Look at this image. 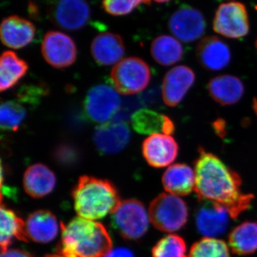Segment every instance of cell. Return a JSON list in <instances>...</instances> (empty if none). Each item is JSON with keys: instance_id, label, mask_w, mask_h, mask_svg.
<instances>
[{"instance_id": "cell-1", "label": "cell", "mask_w": 257, "mask_h": 257, "mask_svg": "<svg viewBox=\"0 0 257 257\" xmlns=\"http://www.w3.org/2000/svg\"><path fill=\"white\" fill-rule=\"evenodd\" d=\"M194 162L195 191L201 202L221 207L230 217L237 219L247 210L253 199L251 194L241 191L239 174L231 170L211 152L199 147Z\"/></svg>"}, {"instance_id": "cell-2", "label": "cell", "mask_w": 257, "mask_h": 257, "mask_svg": "<svg viewBox=\"0 0 257 257\" xmlns=\"http://www.w3.org/2000/svg\"><path fill=\"white\" fill-rule=\"evenodd\" d=\"M60 224L62 236L57 251L62 256L104 257L112 248L110 236L100 223L77 217Z\"/></svg>"}, {"instance_id": "cell-3", "label": "cell", "mask_w": 257, "mask_h": 257, "mask_svg": "<svg viewBox=\"0 0 257 257\" xmlns=\"http://www.w3.org/2000/svg\"><path fill=\"white\" fill-rule=\"evenodd\" d=\"M72 194L76 212L89 220L112 214L121 203L119 193L109 181L87 175L79 177Z\"/></svg>"}, {"instance_id": "cell-4", "label": "cell", "mask_w": 257, "mask_h": 257, "mask_svg": "<svg viewBox=\"0 0 257 257\" xmlns=\"http://www.w3.org/2000/svg\"><path fill=\"white\" fill-rule=\"evenodd\" d=\"M149 216L157 229L163 232H175L187 224L188 207L178 196L163 193L150 204Z\"/></svg>"}, {"instance_id": "cell-5", "label": "cell", "mask_w": 257, "mask_h": 257, "mask_svg": "<svg viewBox=\"0 0 257 257\" xmlns=\"http://www.w3.org/2000/svg\"><path fill=\"white\" fill-rule=\"evenodd\" d=\"M110 79L116 92L132 95L146 89L151 80V70L147 62L139 57L120 61L111 70Z\"/></svg>"}, {"instance_id": "cell-6", "label": "cell", "mask_w": 257, "mask_h": 257, "mask_svg": "<svg viewBox=\"0 0 257 257\" xmlns=\"http://www.w3.org/2000/svg\"><path fill=\"white\" fill-rule=\"evenodd\" d=\"M111 224L124 239L138 240L146 234L150 216L145 205L137 199L121 202L111 214Z\"/></svg>"}, {"instance_id": "cell-7", "label": "cell", "mask_w": 257, "mask_h": 257, "mask_svg": "<svg viewBox=\"0 0 257 257\" xmlns=\"http://www.w3.org/2000/svg\"><path fill=\"white\" fill-rule=\"evenodd\" d=\"M47 14L55 26L73 32L86 26L91 10L86 0H50Z\"/></svg>"}, {"instance_id": "cell-8", "label": "cell", "mask_w": 257, "mask_h": 257, "mask_svg": "<svg viewBox=\"0 0 257 257\" xmlns=\"http://www.w3.org/2000/svg\"><path fill=\"white\" fill-rule=\"evenodd\" d=\"M121 99L114 87L106 84L89 89L84 101V114L92 122L107 123L119 111Z\"/></svg>"}, {"instance_id": "cell-9", "label": "cell", "mask_w": 257, "mask_h": 257, "mask_svg": "<svg viewBox=\"0 0 257 257\" xmlns=\"http://www.w3.org/2000/svg\"><path fill=\"white\" fill-rule=\"evenodd\" d=\"M213 29L226 38L240 39L249 31V20L246 7L239 2H229L219 5L216 10Z\"/></svg>"}, {"instance_id": "cell-10", "label": "cell", "mask_w": 257, "mask_h": 257, "mask_svg": "<svg viewBox=\"0 0 257 257\" xmlns=\"http://www.w3.org/2000/svg\"><path fill=\"white\" fill-rule=\"evenodd\" d=\"M42 53L45 61L57 69L68 67L77 57L75 42L68 35L58 31H50L44 37Z\"/></svg>"}, {"instance_id": "cell-11", "label": "cell", "mask_w": 257, "mask_h": 257, "mask_svg": "<svg viewBox=\"0 0 257 257\" xmlns=\"http://www.w3.org/2000/svg\"><path fill=\"white\" fill-rule=\"evenodd\" d=\"M168 26L177 40L188 43L197 41L203 36L207 24L200 11L188 5H182L170 17Z\"/></svg>"}, {"instance_id": "cell-12", "label": "cell", "mask_w": 257, "mask_h": 257, "mask_svg": "<svg viewBox=\"0 0 257 257\" xmlns=\"http://www.w3.org/2000/svg\"><path fill=\"white\" fill-rule=\"evenodd\" d=\"M196 80L192 68L185 65L173 67L166 73L162 82V99L167 106L179 105Z\"/></svg>"}, {"instance_id": "cell-13", "label": "cell", "mask_w": 257, "mask_h": 257, "mask_svg": "<svg viewBox=\"0 0 257 257\" xmlns=\"http://www.w3.org/2000/svg\"><path fill=\"white\" fill-rule=\"evenodd\" d=\"M178 143L171 135L155 134L145 139L143 144L144 158L155 168L168 167L178 157Z\"/></svg>"}, {"instance_id": "cell-14", "label": "cell", "mask_w": 257, "mask_h": 257, "mask_svg": "<svg viewBox=\"0 0 257 257\" xmlns=\"http://www.w3.org/2000/svg\"><path fill=\"white\" fill-rule=\"evenodd\" d=\"M131 138L130 127L124 121L99 125L93 134V142L103 155L119 153L127 146Z\"/></svg>"}, {"instance_id": "cell-15", "label": "cell", "mask_w": 257, "mask_h": 257, "mask_svg": "<svg viewBox=\"0 0 257 257\" xmlns=\"http://www.w3.org/2000/svg\"><path fill=\"white\" fill-rule=\"evenodd\" d=\"M196 56L203 68L213 72L226 68L231 60L229 46L215 36L202 39L197 47Z\"/></svg>"}, {"instance_id": "cell-16", "label": "cell", "mask_w": 257, "mask_h": 257, "mask_svg": "<svg viewBox=\"0 0 257 257\" xmlns=\"http://www.w3.org/2000/svg\"><path fill=\"white\" fill-rule=\"evenodd\" d=\"M36 34L35 25L26 20L17 16L8 17L3 20L0 28L2 42L10 48H23L30 45Z\"/></svg>"}, {"instance_id": "cell-17", "label": "cell", "mask_w": 257, "mask_h": 257, "mask_svg": "<svg viewBox=\"0 0 257 257\" xmlns=\"http://www.w3.org/2000/svg\"><path fill=\"white\" fill-rule=\"evenodd\" d=\"M124 41L119 35L104 32L94 37L91 45V53L99 65L110 66L118 64L124 57Z\"/></svg>"}, {"instance_id": "cell-18", "label": "cell", "mask_w": 257, "mask_h": 257, "mask_svg": "<svg viewBox=\"0 0 257 257\" xmlns=\"http://www.w3.org/2000/svg\"><path fill=\"white\" fill-rule=\"evenodd\" d=\"M207 90L211 97L222 106L239 102L245 92L242 81L231 74H222L211 79L207 84Z\"/></svg>"}, {"instance_id": "cell-19", "label": "cell", "mask_w": 257, "mask_h": 257, "mask_svg": "<svg viewBox=\"0 0 257 257\" xmlns=\"http://www.w3.org/2000/svg\"><path fill=\"white\" fill-rule=\"evenodd\" d=\"M61 229L56 216L47 210L35 211L28 216L25 229L29 239L38 243L53 241Z\"/></svg>"}, {"instance_id": "cell-20", "label": "cell", "mask_w": 257, "mask_h": 257, "mask_svg": "<svg viewBox=\"0 0 257 257\" xmlns=\"http://www.w3.org/2000/svg\"><path fill=\"white\" fill-rule=\"evenodd\" d=\"M56 182L55 173L43 164L30 166L24 174V189L28 195L36 199L50 194L55 189Z\"/></svg>"}, {"instance_id": "cell-21", "label": "cell", "mask_w": 257, "mask_h": 257, "mask_svg": "<svg viewBox=\"0 0 257 257\" xmlns=\"http://www.w3.org/2000/svg\"><path fill=\"white\" fill-rule=\"evenodd\" d=\"M195 172L185 164L171 165L162 176L166 192L175 196H187L195 188Z\"/></svg>"}, {"instance_id": "cell-22", "label": "cell", "mask_w": 257, "mask_h": 257, "mask_svg": "<svg viewBox=\"0 0 257 257\" xmlns=\"http://www.w3.org/2000/svg\"><path fill=\"white\" fill-rule=\"evenodd\" d=\"M131 120L134 130L142 135L151 136L162 133L172 135L175 131V123L170 117L151 109H141L135 111Z\"/></svg>"}, {"instance_id": "cell-23", "label": "cell", "mask_w": 257, "mask_h": 257, "mask_svg": "<svg viewBox=\"0 0 257 257\" xmlns=\"http://www.w3.org/2000/svg\"><path fill=\"white\" fill-rule=\"evenodd\" d=\"M205 204L198 209L196 225L199 232L205 236L204 237L216 238L226 231L230 216L222 208Z\"/></svg>"}, {"instance_id": "cell-24", "label": "cell", "mask_w": 257, "mask_h": 257, "mask_svg": "<svg viewBox=\"0 0 257 257\" xmlns=\"http://www.w3.org/2000/svg\"><path fill=\"white\" fill-rule=\"evenodd\" d=\"M28 64L14 52L5 51L0 59V90H8L26 75Z\"/></svg>"}, {"instance_id": "cell-25", "label": "cell", "mask_w": 257, "mask_h": 257, "mask_svg": "<svg viewBox=\"0 0 257 257\" xmlns=\"http://www.w3.org/2000/svg\"><path fill=\"white\" fill-rule=\"evenodd\" d=\"M229 244L233 253L247 256L257 251V222L244 221L231 231Z\"/></svg>"}, {"instance_id": "cell-26", "label": "cell", "mask_w": 257, "mask_h": 257, "mask_svg": "<svg viewBox=\"0 0 257 257\" xmlns=\"http://www.w3.org/2000/svg\"><path fill=\"white\" fill-rule=\"evenodd\" d=\"M1 244L2 252L7 251L14 238L28 242V236L25 229V223L17 216L14 211L4 205L1 206Z\"/></svg>"}, {"instance_id": "cell-27", "label": "cell", "mask_w": 257, "mask_h": 257, "mask_svg": "<svg viewBox=\"0 0 257 257\" xmlns=\"http://www.w3.org/2000/svg\"><path fill=\"white\" fill-rule=\"evenodd\" d=\"M182 44L176 37L160 35L152 42L151 55L157 63L162 66L173 65L182 60L184 55Z\"/></svg>"}, {"instance_id": "cell-28", "label": "cell", "mask_w": 257, "mask_h": 257, "mask_svg": "<svg viewBox=\"0 0 257 257\" xmlns=\"http://www.w3.org/2000/svg\"><path fill=\"white\" fill-rule=\"evenodd\" d=\"M26 116V109L18 101L3 102L0 109V126L2 130L18 131Z\"/></svg>"}, {"instance_id": "cell-29", "label": "cell", "mask_w": 257, "mask_h": 257, "mask_svg": "<svg viewBox=\"0 0 257 257\" xmlns=\"http://www.w3.org/2000/svg\"><path fill=\"white\" fill-rule=\"evenodd\" d=\"M189 257H231V255L224 241L204 237L193 244Z\"/></svg>"}, {"instance_id": "cell-30", "label": "cell", "mask_w": 257, "mask_h": 257, "mask_svg": "<svg viewBox=\"0 0 257 257\" xmlns=\"http://www.w3.org/2000/svg\"><path fill=\"white\" fill-rule=\"evenodd\" d=\"M187 252L185 241L176 234L167 235L152 248L153 257H187Z\"/></svg>"}, {"instance_id": "cell-31", "label": "cell", "mask_w": 257, "mask_h": 257, "mask_svg": "<svg viewBox=\"0 0 257 257\" xmlns=\"http://www.w3.org/2000/svg\"><path fill=\"white\" fill-rule=\"evenodd\" d=\"M151 0H103L102 8L113 16H124L131 13L140 5H150Z\"/></svg>"}, {"instance_id": "cell-32", "label": "cell", "mask_w": 257, "mask_h": 257, "mask_svg": "<svg viewBox=\"0 0 257 257\" xmlns=\"http://www.w3.org/2000/svg\"><path fill=\"white\" fill-rule=\"evenodd\" d=\"M46 89H42L40 86H27L21 88L18 96L19 99L24 102L35 104L40 102L42 96L46 95Z\"/></svg>"}, {"instance_id": "cell-33", "label": "cell", "mask_w": 257, "mask_h": 257, "mask_svg": "<svg viewBox=\"0 0 257 257\" xmlns=\"http://www.w3.org/2000/svg\"><path fill=\"white\" fill-rule=\"evenodd\" d=\"M104 257H135L133 251L127 248L118 247L111 249Z\"/></svg>"}, {"instance_id": "cell-34", "label": "cell", "mask_w": 257, "mask_h": 257, "mask_svg": "<svg viewBox=\"0 0 257 257\" xmlns=\"http://www.w3.org/2000/svg\"><path fill=\"white\" fill-rule=\"evenodd\" d=\"M1 257H33L30 253L23 251V250L8 249L4 252H2Z\"/></svg>"}, {"instance_id": "cell-35", "label": "cell", "mask_w": 257, "mask_h": 257, "mask_svg": "<svg viewBox=\"0 0 257 257\" xmlns=\"http://www.w3.org/2000/svg\"><path fill=\"white\" fill-rule=\"evenodd\" d=\"M252 107L253 111H254L255 114H256L257 116V97L253 99Z\"/></svg>"}, {"instance_id": "cell-36", "label": "cell", "mask_w": 257, "mask_h": 257, "mask_svg": "<svg viewBox=\"0 0 257 257\" xmlns=\"http://www.w3.org/2000/svg\"><path fill=\"white\" fill-rule=\"evenodd\" d=\"M45 257H65L62 256V255L60 254H50V255H47V256Z\"/></svg>"}, {"instance_id": "cell-37", "label": "cell", "mask_w": 257, "mask_h": 257, "mask_svg": "<svg viewBox=\"0 0 257 257\" xmlns=\"http://www.w3.org/2000/svg\"><path fill=\"white\" fill-rule=\"evenodd\" d=\"M154 1L157 2L158 3H167V2H170L171 0H154Z\"/></svg>"}, {"instance_id": "cell-38", "label": "cell", "mask_w": 257, "mask_h": 257, "mask_svg": "<svg viewBox=\"0 0 257 257\" xmlns=\"http://www.w3.org/2000/svg\"><path fill=\"white\" fill-rule=\"evenodd\" d=\"M255 47H256V48L257 49V38L256 40V42H255Z\"/></svg>"}]
</instances>
